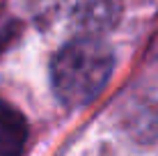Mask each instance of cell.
Masks as SVG:
<instances>
[{
	"instance_id": "1",
	"label": "cell",
	"mask_w": 158,
	"mask_h": 156,
	"mask_svg": "<svg viewBox=\"0 0 158 156\" xmlns=\"http://www.w3.org/2000/svg\"><path fill=\"white\" fill-rule=\"evenodd\" d=\"M115 55L99 37H73L55 53L51 80L57 99L69 108L92 103L112 76Z\"/></svg>"
},
{
	"instance_id": "2",
	"label": "cell",
	"mask_w": 158,
	"mask_h": 156,
	"mask_svg": "<svg viewBox=\"0 0 158 156\" xmlns=\"http://www.w3.org/2000/svg\"><path fill=\"white\" fill-rule=\"evenodd\" d=\"M44 12L51 21L69 28L76 37H99L117 23L119 0H46Z\"/></svg>"
},
{
	"instance_id": "3",
	"label": "cell",
	"mask_w": 158,
	"mask_h": 156,
	"mask_svg": "<svg viewBox=\"0 0 158 156\" xmlns=\"http://www.w3.org/2000/svg\"><path fill=\"white\" fill-rule=\"evenodd\" d=\"M28 140V124L14 106L0 99V156H21Z\"/></svg>"
}]
</instances>
